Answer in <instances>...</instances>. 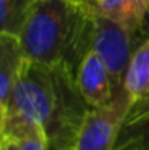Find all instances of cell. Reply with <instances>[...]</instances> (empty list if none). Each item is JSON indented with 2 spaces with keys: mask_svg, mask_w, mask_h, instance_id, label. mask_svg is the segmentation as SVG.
I'll use <instances>...</instances> for the list:
<instances>
[{
  "mask_svg": "<svg viewBox=\"0 0 149 150\" xmlns=\"http://www.w3.org/2000/svg\"><path fill=\"white\" fill-rule=\"evenodd\" d=\"M88 109L66 67L26 59L6 102L3 145L45 133L50 150H72Z\"/></svg>",
  "mask_w": 149,
  "mask_h": 150,
  "instance_id": "1",
  "label": "cell"
},
{
  "mask_svg": "<svg viewBox=\"0 0 149 150\" xmlns=\"http://www.w3.org/2000/svg\"><path fill=\"white\" fill-rule=\"evenodd\" d=\"M93 42V13L76 0H34L19 35L24 58L77 75Z\"/></svg>",
  "mask_w": 149,
  "mask_h": 150,
  "instance_id": "2",
  "label": "cell"
},
{
  "mask_svg": "<svg viewBox=\"0 0 149 150\" xmlns=\"http://www.w3.org/2000/svg\"><path fill=\"white\" fill-rule=\"evenodd\" d=\"M143 42L128 27L93 13V42L91 50L101 58L111 74L115 96L125 94L123 80L135 50Z\"/></svg>",
  "mask_w": 149,
  "mask_h": 150,
  "instance_id": "3",
  "label": "cell"
},
{
  "mask_svg": "<svg viewBox=\"0 0 149 150\" xmlns=\"http://www.w3.org/2000/svg\"><path fill=\"white\" fill-rule=\"evenodd\" d=\"M128 107L127 94L115 98L104 107H90L72 150H114Z\"/></svg>",
  "mask_w": 149,
  "mask_h": 150,
  "instance_id": "4",
  "label": "cell"
},
{
  "mask_svg": "<svg viewBox=\"0 0 149 150\" xmlns=\"http://www.w3.org/2000/svg\"><path fill=\"white\" fill-rule=\"evenodd\" d=\"M76 83L90 107H104L119 98L115 96L114 83L108 67L93 50H90L80 62Z\"/></svg>",
  "mask_w": 149,
  "mask_h": 150,
  "instance_id": "5",
  "label": "cell"
},
{
  "mask_svg": "<svg viewBox=\"0 0 149 150\" xmlns=\"http://www.w3.org/2000/svg\"><path fill=\"white\" fill-rule=\"evenodd\" d=\"M26 58L19 38L15 35H0V102L6 105L15 83L21 74Z\"/></svg>",
  "mask_w": 149,
  "mask_h": 150,
  "instance_id": "6",
  "label": "cell"
},
{
  "mask_svg": "<svg viewBox=\"0 0 149 150\" xmlns=\"http://www.w3.org/2000/svg\"><path fill=\"white\" fill-rule=\"evenodd\" d=\"M148 3L149 0H96L90 11L128 27L140 37Z\"/></svg>",
  "mask_w": 149,
  "mask_h": 150,
  "instance_id": "7",
  "label": "cell"
},
{
  "mask_svg": "<svg viewBox=\"0 0 149 150\" xmlns=\"http://www.w3.org/2000/svg\"><path fill=\"white\" fill-rule=\"evenodd\" d=\"M123 91L130 105L149 96V38L135 50L123 80Z\"/></svg>",
  "mask_w": 149,
  "mask_h": 150,
  "instance_id": "8",
  "label": "cell"
},
{
  "mask_svg": "<svg viewBox=\"0 0 149 150\" xmlns=\"http://www.w3.org/2000/svg\"><path fill=\"white\" fill-rule=\"evenodd\" d=\"M34 0H0V35L19 38Z\"/></svg>",
  "mask_w": 149,
  "mask_h": 150,
  "instance_id": "9",
  "label": "cell"
},
{
  "mask_svg": "<svg viewBox=\"0 0 149 150\" xmlns=\"http://www.w3.org/2000/svg\"><path fill=\"white\" fill-rule=\"evenodd\" d=\"M114 150H149V118L123 121Z\"/></svg>",
  "mask_w": 149,
  "mask_h": 150,
  "instance_id": "10",
  "label": "cell"
},
{
  "mask_svg": "<svg viewBox=\"0 0 149 150\" xmlns=\"http://www.w3.org/2000/svg\"><path fill=\"white\" fill-rule=\"evenodd\" d=\"M8 147L10 150H50L45 133L31 134L27 137L13 142V144H8Z\"/></svg>",
  "mask_w": 149,
  "mask_h": 150,
  "instance_id": "11",
  "label": "cell"
},
{
  "mask_svg": "<svg viewBox=\"0 0 149 150\" xmlns=\"http://www.w3.org/2000/svg\"><path fill=\"white\" fill-rule=\"evenodd\" d=\"M5 123H6V105L0 102V147H3V139H5Z\"/></svg>",
  "mask_w": 149,
  "mask_h": 150,
  "instance_id": "12",
  "label": "cell"
},
{
  "mask_svg": "<svg viewBox=\"0 0 149 150\" xmlns=\"http://www.w3.org/2000/svg\"><path fill=\"white\" fill-rule=\"evenodd\" d=\"M140 37H141V40H143V42H146L149 38V3H148L146 13H144V18H143L141 29H140Z\"/></svg>",
  "mask_w": 149,
  "mask_h": 150,
  "instance_id": "13",
  "label": "cell"
},
{
  "mask_svg": "<svg viewBox=\"0 0 149 150\" xmlns=\"http://www.w3.org/2000/svg\"><path fill=\"white\" fill-rule=\"evenodd\" d=\"M95 2H96V0H79V3H82L87 10H91V6L95 5Z\"/></svg>",
  "mask_w": 149,
  "mask_h": 150,
  "instance_id": "14",
  "label": "cell"
},
{
  "mask_svg": "<svg viewBox=\"0 0 149 150\" xmlns=\"http://www.w3.org/2000/svg\"><path fill=\"white\" fill-rule=\"evenodd\" d=\"M0 150H10V147H8V145H3V147L0 149Z\"/></svg>",
  "mask_w": 149,
  "mask_h": 150,
  "instance_id": "15",
  "label": "cell"
},
{
  "mask_svg": "<svg viewBox=\"0 0 149 150\" xmlns=\"http://www.w3.org/2000/svg\"><path fill=\"white\" fill-rule=\"evenodd\" d=\"M76 2H79V0H76Z\"/></svg>",
  "mask_w": 149,
  "mask_h": 150,
  "instance_id": "16",
  "label": "cell"
},
{
  "mask_svg": "<svg viewBox=\"0 0 149 150\" xmlns=\"http://www.w3.org/2000/svg\"><path fill=\"white\" fill-rule=\"evenodd\" d=\"M0 149H2V147H0Z\"/></svg>",
  "mask_w": 149,
  "mask_h": 150,
  "instance_id": "17",
  "label": "cell"
}]
</instances>
